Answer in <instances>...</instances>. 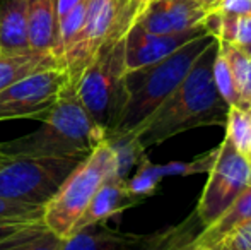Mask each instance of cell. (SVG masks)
<instances>
[{
	"label": "cell",
	"mask_w": 251,
	"mask_h": 250,
	"mask_svg": "<svg viewBox=\"0 0 251 250\" xmlns=\"http://www.w3.org/2000/svg\"><path fill=\"white\" fill-rule=\"evenodd\" d=\"M217 50L219 41L214 40L193 63L179 86L132 134L142 149L164 142L186 130L226 125L231 107L219 94L212 74Z\"/></svg>",
	"instance_id": "obj_1"
},
{
	"label": "cell",
	"mask_w": 251,
	"mask_h": 250,
	"mask_svg": "<svg viewBox=\"0 0 251 250\" xmlns=\"http://www.w3.org/2000/svg\"><path fill=\"white\" fill-rule=\"evenodd\" d=\"M43 125L17 139L0 142V156H87L106 140L69 83L41 117Z\"/></svg>",
	"instance_id": "obj_2"
},
{
	"label": "cell",
	"mask_w": 251,
	"mask_h": 250,
	"mask_svg": "<svg viewBox=\"0 0 251 250\" xmlns=\"http://www.w3.org/2000/svg\"><path fill=\"white\" fill-rule=\"evenodd\" d=\"M214 40V36L205 34L186 43L162 60L135 70H126L123 77L126 93L125 108L115 132L106 139L132 136L179 86L193 63L199 60V57Z\"/></svg>",
	"instance_id": "obj_3"
},
{
	"label": "cell",
	"mask_w": 251,
	"mask_h": 250,
	"mask_svg": "<svg viewBox=\"0 0 251 250\" xmlns=\"http://www.w3.org/2000/svg\"><path fill=\"white\" fill-rule=\"evenodd\" d=\"M125 72L123 36L116 41H104L94 60L75 84L79 100L106 137L115 132L125 108Z\"/></svg>",
	"instance_id": "obj_4"
},
{
	"label": "cell",
	"mask_w": 251,
	"mask_h": 250,
	"mask_svg": "<svg viewBox=\"0 0 251 250\" xmlns=\"http://www.w3.org/2000/svg\"><path fill=\"white\" fill-rule=\"evenodd\" d=\"M111 175H118L116 154L111 144L108 140H102L67 177L58 192L43 207L41 221L60 238L63 240L69 238L74 226L93 200L94 194Z\"/></svg>",
	"instance_id": "obj_5"
},
{
	"label": "cell",
	"mask_w": 251,
	"mask_h": 250,
	"mask_svg": "<svg viewBox=\"0 0 251 250\" xmlns=\"http://www.w3.org/2000/svg\"><path fill=\"white\" fill-rule=\"evenodd\" d=\"M86 156L2 158L0 199L45 207Z\"/></svg>",
	"instance_id": "obj_6"
},
{
	"label": "cell",
	"mask_w": 251,
	"mask_h": 250,
	"mask_svg": "<svg viewBox=\"0 0 251 250\" xmlns=\"http://www.w3.org/2000/svg\"><path fill=\"white\" fill-rule=\"evenodd\" d=\"M200 226L195 213L176 226L162 228L151 235L122 233L108 228L102 221L65 238L63 250H179L195 240Z\"/></svg>",
	"instance_id": "obj_7"
},
{
	"label": "cell",
	"mask_w": 251,
	"mask_h": 250,
	"mask_svg": "<svg viewBox=\"0 0 251 250\" xmlns=\"http://www.w3.org/2000/svg\"><path fill=\"white\" fill-rule=\"evenodd\" d=\"M251 185V168L245 154L224 137L214 153L208 180L197 204V218L207 228L226 213L229 206Z\"/></svg>",
	"instance_id": "obj_8"
},
{
	"label": "cell",
	"mask_w": 251,
	"mask_h": 250,
	"mask_svg": "<svg viewBox=\"0 0 251 250\" xmlns=\"http://www.w3.org/2000/svg\"><path fill=\"white\" fill-rule=\"evenodd\" d=\"M69 83L65 69H50L9 84L0 91V122L14 118L41 120Z\"/></svg>",
	"instance_id": "obj_9"
},
{
	"label": "cell",
	"mask_w": 251,
	"mask_h": 250,
	"mask_svg": "<svg viewBox=\"0 0 251 250\" xmlns=\"http://www.w3.org/2000/svg\"><path fill=\"white\" fill-rule=\"evenodd\" d=\"M115 19L116 0H89L82 29L63 54V65L74 86L109 38Z\"/></svg>",
	"instance_id": "obj_10"
},
{
	"label": "cell",
	"mask_w": 251,
	"mask_h": 250,
	"mask_svg": "<svg viewBox=\"0 0 251 250\" xmlns=\"http://www.w3.org/2000/svg\"><path fill=\"white\" fill-rule=\"evenodd\" d=\"M207 31L203 26L192 28L183 33L175 34H154L140 28L139 24H133L125 34V67L126 70H135L140 67L151 65L168 55L175 54L186 43L205 36Z\"/></svg>",
	"instance_id": "obj_11"
},
{
	"label": "cell",
	"mask_w": 251,
	"mask_h": 250,
	"mask_svg": "<svg viewBox=\"0 0 251 250\" xmlns=\"http://www.w3.org/2000/svg\"><path fill=\"white\" fill-rule=\"evenodd\" d=\"M207 9L197 0H154L133 24L154 34L183 33L201 26Z\"/></svg>",
	"instance_id": "obj_12"
},
{
	"label": "cell",
	"mask_w": 251,
	"mask_h": 250,
	"mask_svg": "<svg viewBox=\"0 0 251 250\" xmlns=\"http://www.w3.org/2000/svg\"><path fill=\"white\" fill-rule=\"evenodd\" d=\"M140 199L142 197L132 192L126 178H122L118 175H111V177L106 178L100 190L94 194L87 209L84 211L80 220L74 226L72 235L75 231L82 230V228L89 226V224L102 223V221L116 216L122 211L132 207L133 204L140 202Z\"/></svg>",
	"instance_id": "obj_13"
},
{
	"label": "cell",
	"mask_w": 251,
	"mask_h": 250,
	"mask_svg": "<svg viewBox=\"0 0 251 250\" xmlns=\"http://www.w3.org/2000/svg\"><path fill=\"white\" fill-rule=\"evenodd\" d=\"M27 38L31 50L47 52L63 62L58 0H27Z\"/></svg>",
	"instance_id": "obj_14"
},
{
	"label": "cell",
	"mask_w": 251,
	"mask_h": 250,
	"mask_svg": "<svg viewBox=\"0 0 251 250\" xmlns=\"http://www.w3.org/2000/svg\"><path fill=\"white\" fill-rule=\"evenodd\" d=\"M31 50L27 38V0H0V52Z\"/></svg>",
	"instance_id": "obj_15"
},
{
	"label": "cell",
	"mask_w": 251,
	"mask_h": 250,
	"mask_svg": "<svg viewBox=\"0 0 251 250\" xmlns=\"http://www.w3.org/2000/svg\"><path fill=\"white\" fill-rule=\"evenodd\" d=\"M50 69H65V65L60 58L47 52L26 50L19 54L0 52V91L23 77Z\"/></svg>",
	"instance_id": "obj_16"
},
{
	"label": "cell",
	"mask_w": 251,
	"mask_h": 250,
	"mask_svg": "<svg viewBox=\"0 0 251 250\" xmlns=\"http://www.w3.org/2000/svg\"><path fill=\"white\" fill-rule=\"evenodd\" d=\"M246 221H251V185L226 209L217 221L208 224L201 230V233L197 235L193 244L200 247H217Z\"/></svg>",
	"instance_id": "obj_17"
},
{
	"label": "cell",
	"mask_w": 251,
	"mask_h": 250,
	"mask_svg": "<svg viewBox=\"0 0 251 250\" xmlns=\"http://www.w3.org/2000/svg\"><path fill=\"white\" fill-rule=\"evenodd\" d=\"M0 250H63V238L43 221L27 223L0 242Z\"/></svg>",
	"instance_id": "obj_18"
},
{
	"label": "cell",
	"mask_w": 251,
	"mask_h": 250,
	"mask_svg": "<svg viewBox=\"0 0 251 250\" xmlns=\"http://www.w3.org/2000/svg\"><path fill=\"white\" fill-rule=\"evenodd\" d=\"M219 48L231 67L236 93L239 98V108L251 110V60L238 45L219 41Z\"/></svg>",
	"instance_id": "obj_19"
},
{
	"label": "cell",
	"mask_w": 251,
	"mask_h": 250,
	"mask_svg": "<svg viewBox=\"0 0 251 250\" xmlns=\"http://www.w3.org/2000/svg\"><path fill=\"white\" fill-rule=\"evenodd\" d=\"M226 137H229L236 149L245 154L251 137V110L245 108H229L227 120H226Z\"/></svg>",
	"instance_id": "obj_20"
},
{
	"label": "cell",
	"mask_w": 251,
	"mask_h": 250,
	"mask_svg": "<svg viewBox=\"0 0 251 250\" xmlns=\"http://www.w3.org/2000/svg\"><path fill=\"white\" fill-rule=\"evenodd\" d=\"M212 74H214L215 87H217V91L222 96V100H224L229 107L239 108V98H238V93H236V86H234V79H232L231 67H229L227 58L224 57V54L221 52V48H219L217 55H215Z\"/></svg>",
	"instance_id": "obj_21"
},
{
	"label": "cell",
	"mask_w": 251,
	"mask_h": 250,
	"mask_svg": "<svg viewBox=\"0 0 251 250\" xmlns=\"http://www.w3.org/2000/svg\"><path fill=\"white\" fill-rule=\"evenodd\" d=\"M41 218H43V207L0 199V223L27 224L41 221Z\"/></svg>",
	"instance_id": "obj_22"
},
{
	"label": "cell",
	"mask_w": 251,
	"mask_h": 250,
	"mask_svg": "<svg viewBox=\"0 0 251 250\" xmlns=\"http://www.w3.org/2000/svg\"><path fill=\"white\" fill-rule=\"evenodd\" d=\"M221 245L227 250H251V221L236 228Z\"/></svg>",
	"instance_id": "obj_23"
},
{
	"label": "cell",
	"mask_w": 251,
	"mask_h": 250,
	"mask_svg": "<svg viewBox=\"0 0 251 250\" xmlns=\"http://www.w3.org/2000/svg\"><path fill=\"white\" fill-rule=\"evenodd\" d=\"M212 9L236 17H251V0H221Z\"/></svg>",
	"instance_id": "obj_24"
},
{
	"label": "cell",
	"mask_w": 251,
	"mask_h": 250,
	"mask_svg": "<svg viewBox=\"0 0 251 250\" xmlns=\"http://www.w3.org/2000/svg\"><path fill=\"white\" fill-rule=\"evenodd\" d=\"M251 43V17H238L236 21V33H234V43L238 47Z\"/></svg>",
	"instance_id": "obj_25"
},
{
	"label": "cell",
	"mask_w": 251,
	"mask_h": 250,
	"mask_svg": "<svg viewBox=\"0 0 251 250\" xmlns=\"http://www.w3.org/2000/svg\"><path fill=\"white\" fill-rule=\"evenodd\" d=\"M21 226H24V224H19V223H0V242H2L3 238L9 237V235H12L14 231H17Z\"/></svg>",
	"instance_id": "obj_26"
},
{
	"label": "cell",
	"mask_w": 251,
	"mask_h": 250,
	"mask_svg": "<svg viewBox=\"0 0 251 250\" xmlns=\"http://www.w3.org/2000/svg\"><path fill=\"white\" fill-rule=\"evenodd\" d=\"M79 2H82V0H58V14H60V17L65 16V14L69 12L70 9H74V7H75Z\"/></svg>",
	"instance_id": "obj_27"
},
{
	"label": "cell",
	"mask_w": 251,
	"mask_h": 250,
	"mask_svg": "<svg viewBox=\"0 0 251 250\" xmlns=\"http://www.w3.org/2000/svg\"><path fill=\"white\" fill-rule=\"evenodd\" d=\"M197 2H199L200 5H203L205 9H207V12H208V10H210L214 5H217V3L221 2V0H197Z\"/></svg>",
	"instance_id": "obj_28"
},
{
	"label": "cell",
	"mask_w": 251,
	"mask_h": 250,
	"mask_svg": "<svg viewBox=\"0 0 251 250\" xmlns=\"http://www.w3.org/2000/svg\"><path fill=\"white\" fill-rule=\"evenodd\" d=\"M193 249L195 250H227L224 245H217V247H200V245H195V244H193Z\"/></svg>",
	"instance_id": "obj_29"
},
{
	"label": "cell",
	"mask_w": 251,
	"mask_h": 250,
	"mask_svg": "<svg viewBox=\"0 0 251 250\" xmlns=\"http://www.w3.org/2000/svg\"><path fill=\"white\" fill-rule=\"evenodd\" d=\"M245 158L248 161L250 168H251V137H250V142H248V147H246V153H245Z\"/></svg>",
	"instance_id": "obj_30"
},
{
	"label": "cell",
	"mask_w": 251,
	"mask_h": 250,
	"mask_svg": "<svg viewBox=\"0 0 251 250\" xmlns=\"http://www.w3.org/2000/svg\"><path fill=\"white\" fill-rule=\"evenodd\" d=\"M239 48H241V50L245 52L246 57H248L250 60H251V43H250V45H243V47H239Z\"/></svg>",
	"instance_id": "obj_31"
},
{
	"label": "cell",
	"mask_w": 251,
	"mask_h": 250,
	"mask_svg": "<svg viewBox=\"0 0 251 250\" xmlns=\"http://www.w3.org/2000/svg\"><path fill=\"white\" fill-rule=\"evenodd\" d=\"M179 250H195V249H193V242H192V244H188V245H185V247L179 249Z\"/></svg>",
	"instance_id": "obj_32"
},
{
	"label": "cell",
	"mask_w": 251,
	"mask_h": 250,
	"mask_svg": "<svg viewBox=\"0 0 251 250\" xmlns=\"http://www.w3.org/2000/svg\"><path fill=\"white\" fill-rule=\"evenodd\" d=\"M0 165H2V156H0Z\"/></svg>",
	"instance_id": "obj_33"
}]
</instances>
